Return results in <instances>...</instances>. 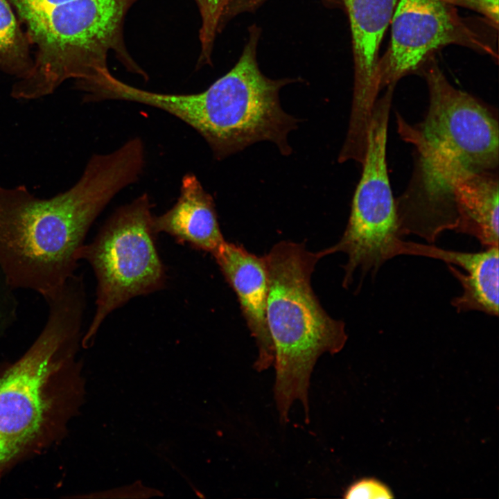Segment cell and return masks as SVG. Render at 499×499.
I'll return each mask as SVG.
<instances>
[{
	"label": "cell",
	"mask_w": 499,
	"mask_h": 499,
	"mask_svg": "<svg viewBox=\"0 0 499 499\" xmlns=\"http://www.w3.org/2000/svg\"><path fill=\"white\" fill-rule=\"evenodd\" d=\"M146 150L130 139L92 155L78 181L51 198L25 185H0V270L15 289L43 298L59 289L78 266V252L93 222L112 199L137 182Z\"/></svg>",
	"instance_id": "obj_1"
},
{
	"label": "cell",
	"mask_w": 499,
	"mask_h": 499,
	"mask_svg": "<svg viewBox=\"0 0 499 499\" xmlns=\"http://www.w3.org/2000/svg\"><path fill=\"white\" fill-rule=\"evenodd\" d=\"M7 1L35 49L31 71L12 86L15 99L48 96L69 79H94L108 69L111 51L124 65L132 61L123 29L138 0Z\"/></svg>",
	"instance_id": "obj_2"
},
{
	"label": "cell",
	"mask_w": 499,
	"mask_h": 499,
	"mask_svg": "<svg viewBox=\"0 0 499 499\" xmlns=\"http://www.w3.org/2000/svg\"><path fill=\"white\" fill-rule=\"evenodd\" d=\"M268 291L266 317L274 350V399L282 423L291 405L302 404L308 421V388L313 367L322 354L340 352L347 340L345 324L321 306L311 285L322 258L304 243L282 240L263 256Z\"/></svg>",
	"instance_id": "obj_3"
},
{
	"label": "cell",
	"mask_w": 499,
	"mask_h": 499,
	"mask_svg": "<svg viewBox=\"0 0 499 499\" xmlns=\"http://www.w3.org/2000/svg\"><path fill=\"white\" fill-rule=\"evenodd\" d=\"M283 80L259 70L255 44L250 42L235 66L209 87L195 94H163L132 85L126 101L164 111L193 128L218 160L262 141L277 145L288 155V135L296 119L281 107L279 92Z\"/></svg>",
	"instance_id": "obj_4"
},
{
	"label": "cell",
	"mask_w": 499,
	"mask_h": 499,
	"mask_svg": "<svg viewBox=\"0 0 499 499\" xmlns=\"http://www.w3.org/2000/svg\"><path fill=\"white\" fill-rule=\"evenodd\" d=\"M397 128L416 152L410 182L395 200L401 236L416 235L432 243L446 230L464 231L491 218L498 209V172L472 170L402 122Z\"/></svg>",
	"instance_id": "obj_5"
},
{
	"label": "cell",
	"mask_w": 499,
	"mask_h": 499,
	"mask_svg": "<svg viewBox=\"0 0 499 499\" xmlns=\"http://www.w3.org/2000/svg\"><path fill=\"white\" fill-rule=\"evenodd\" d=\"M46 302L40 333L0 378V472L38 435L50 405L49 380L72 358L80 339L81 303L60 293Z\"/></svg>",
	"instance_id": "obj_6"
},
{
	"label": "cell",
	"mask_w": 499,
	"mask_h": 499,
	"mask_svg": "<svg viewBox=\"0 0 499 499\" xmlns=\"http://www.w3.org/2000/svg\"><path fill=\"white\" fill-rule=\"evenodd\" d=\"M152 204L143 193L119 207L94 239L83 244L97 280L96 311L82 339L89 345L107 316L132 298L162 288L166 274L152 229Z\"/></svg>",
	"instance_id": "obj_7"
},
{
	"label": "cell",
	"mask_w": 499,
	"mask_h": 499,
	"mask_svg": "<svg viewBox=\"0 0 499 499\" xmlns=\"http://www.w3.org/2000/svg\"><path fill=\"white\" fill-rule=\"evenodd\" d=\"M393 88H387L372 110L367 132L362 171L356 189L348 224L340 240L320 251L322 256L336 252L347 255L344 287L354 273L376 274L382 265L399 256L401 241L395 200L389 182L386 144Z\"/></svg>",
	"instance_id": "obj_8"
},
{
	"label": "cell",
	"mask_w": 499,
	"mask_h": 499,
	"mask_svg": "<svg viewBox=\"0 0 499 499\" xmlns=\"http://www.w3.org/2000/svg\"><path fill=\"white\" fill-rule=\"evenodd\" d=\"M389 46L378 63L380 89L419 73L435 51L462 46L498 58V28L482 18L463 17L442 0H398Z\"/></svg>",
	"instance_id": "obj_9"
},
{
	"label": "cell",
	"mask_w": 499,
	"mask_h": 499,
	"mask_svg": "<svg viewBox=\"0 0 499 499\" xmlns=\"http://www.w3.org/2000/svg\"><path fill=\"white\" fill-rule=\"evenodd\" d=\"M419 73L427 83L429 105L421 123L412 125L404 120L407 128L472 170L498 172L499 127L493 112L471 94L453 87L434 56Z\"/></svg>",
	"instance_id": "obj_10"
},
{
	"label": "cell",
	"mask_w": 499,
	"mask_h": 499,
	"mask_svg": "<svg viewBox=\"0 0 499 499\" xmlns=\"http://www.w3.org/2000/svg\"><path fill=\"white\" fill-rule=\"evenodd\" d=\"M352 37L354 87L349 128L365 133L380 89V46L398 0H344Z\"/></svg>",
	"instance_id": "obj_11"
},
{
	"label": "cell",
	"mask_w": 499,
	"mask_h": 499,
	"mask_svg": "<svg viewBox=\"0 0 499 499\" xmlns=\"http://www.w3.org/2000/svg\"><path fill=\"white\" fill-rule=\"evenodd\" d=\"M212 256L236 293L255 340L258 357L254 367L259 371L267 369L274 364V350L266 317L268 278L264 256L226 240Z\"/></svg>",
	"instance_id": "obj_12"
},
{
	"label": "cell",
	"mask_w": 499,
	"mask_h": 499,
	"mask_svg": "<svg viewBox=\"0 0 499 499\" xmlns=\"http://www.w3.org/2000/svg\"><path fill=\"white\" fill-rule=\"evenodd\" d=\"M152 229L155 235L166 233L211 254L225 241L213 198L193 173L182 177L175 204L161 215L152 216Z\"/></svg>",
	"instance_id": "obj_13"
},
{
	"label": "cell",
	"mask_w": 499,
	"mask_h": 499,
	"mask_svg": "<svg viewBox=\"0 0 499 499\" xmlns=\"http://www.w3.org/2000/svg\"><path fill=\"white\" fill-rule=\"evenodd\" d=\"M468 269L462 273L448 264L450 272L461 283L463 292L452 300L458 313L477 310L491 316L498 315V246L476 252Z\"/></svg>",
	"instance_id": "obj_14"
},
{
	"label": "cell",
	"mask_w": 499,
	"mask_h": 499,
	"mask_svg": "<svg viewBox=\"0 0 499 499\" xmlns=\"http://www.w3.org/2000/svg\"><path fill=\"white\" fill-rule=\"evenodd\" d=\"M30 44L9 2L0 0V71L17 80L33 67Z\"/></svg>",
	"instance_id": "obj_15"
},
{
	"label": "cell",
	"mask_w": 499,
	"mask_h": 499,
	"mask_svg": "<svg viewBox=\"0 0 499 499\" xmlns=\"http://www.w3.org/2000/svg\"><path fill=\"white\" fill-rule=\"evenodd\" d=\"M198 6L202 25L200 30L201 44L200 62L211 60L213 42L222 19L233 0H195Z\"/></svg>",
	"instance_id": "obj_16"
},
{
	"label": "cell",
	"mask_w": 499,
	"mask_h": 499,
	"mask_svg": "<svg viewBox=\"0 0 499 499\" xmlns=\"http://www.w3.org/2000/svg\"><path fill=\"white\" fill-rule=\"evenodd\" d=\"M15 291L0 270V339L17 320L19 302Z\"/></svg>",
	"instance_id": "obj_17"
},
{
	"label": "cell",
	"mask_w": 499,
	"mask_h": 499,
	"mask_svg": "<svg viewBox=\"0 0 499 499\" xmlns=\"http://www.w3.org/2000/svg\"><path fill=\"white\" fill-rule=\"evenodd\" d=\"M343 498L387 499L394 498L392 490L375 478H363L350 484L344 491Z\"/></svg>",
	"instance_id": "obj_18"
},
{
	"label": "cell",
	"mask_w": 499,
	"mask_h": 499,
	"mask_svg": "<svg viewBox=\"0 0 499 499\" xmlns=\"http://www.w3.org/2000/svg\"><path fill=\"white\" fill-rule=\"evenodd\" d=\"M453 6L469 8L482 15L498 28V0H442Z\"/></svg>",
	"instance_id": "obj_19"
}]
</instances>
